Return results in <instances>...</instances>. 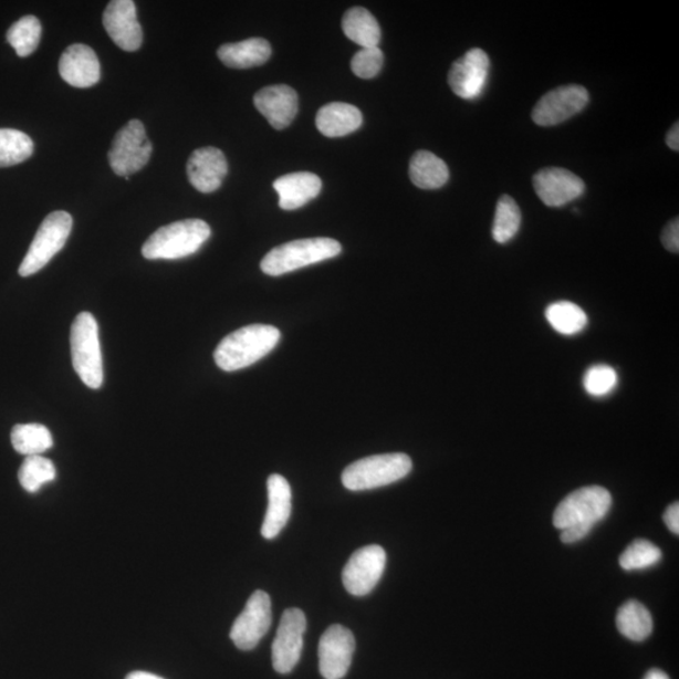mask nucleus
<instances>
[{"mask_svg": "<svg viewBox=\"0 0 679 679\" xmlns=\"http://www.w3.org/2000/svg\"><path fill=\"white\" fill-rule=\"evenodd\" d=\"M281 333L270 325L244 326L226 336L217 346L215 361L219 369L237 372L255 364L279 344Z\"/></svg>", "mask_w": 679, "mask_h": 679, "instance_id": "1", "label": "nucleus"}, {"mask_svg": "<svg viewBox=\"0 0 679 679\" xmlns=\"http://www.w3.org/2000/svg\"><path fill=\"white\" fill-rule=\"evenodd\" d=\"M212 231L205 220L186 219L164 226L143 246L146 260H180L197 253Z\"/></svg>", "mask_w": 679, "mask_h": 679, "instance_id": "2", "label": "nucleus"}, {"mask_svg": "<svg viewBox=\"0 0 679 679\" xmlns=\"http://www.w3.org/2000/svg\"><path fill=\"white\" fill-rule=\"evenodd\" d=\"M343 247L333 238L318 237L293 241L273 248L261 262L263 273L278 278L342 253Z\"/></svg>", "mask_w": 679, "mask_h": 679, "instance_id": "3", "label": "nucleus"}, {"mask_svg": "<svg viewBox=\"0 0 679 679\" xmlns=\"http://www.w3.org/2000/svg\"><path fill=\"white\" fill-rule=\"evenodd\" d=\"M71 354L73 369L91 389L104 384V362L101 353L98 325L90 312H81L71 327Z\"/></svg>", "mask_w": 679, "mask_h": 679, "instance_id": "4", "label": "nucleus"}, {"mask_svg": "<svg viewBox=\"0 0 679 679\" xmlns=\"http://www.w3.org/2000/svg\"><path fill=\"white\" fill-rule=\"evenodd\" d=\"M411 468L410 457L404 453L372 456L346 467L342 480L351 491L374 490L403 480Z\"/></svg>", "mask_w": 679, "mask_h": 679, "instance_id": "5", "label": "nucleus"}, {"mask_svg": "<svg viewBox=\"0 0 679 679\" xmlns=\"http://www.w3.org/2000/svg\"><path fill=\"white\" fill-rule=\"evenodd\" d=\"M612 494L599 485L583 488L566 495L554 512V526L565 530L584 526L593 530L612 508Z\"/></svg>", "mask_w": 679, "mask_h": 679, "instance_id": "6", "label": "nucleus"}, {"mask_svg": "<svg viewBox=\"0 0 679 679\" xmlns=\"http://www.w3.org/2000/svg\"><path fill=\"white\" fill-rule=\"evenodd\" d=\"M72 226L71 215L63 210H58L44 218L18 271L22 278H30L49 264L66 244Z\"/></svg>", "mask_w": 679, "mask_h": 679, "instance_id": "7", "label": "nucleus"}, {"mask_svg": "<svg viewBox=\"0 0 679 679\" xmlns=\"http://www.w3.org/2000/svg\"><path fill=\"white\" fill-rule=\"evenodd\" d=\"M153 153V145L139 121L128 122L114 137L108 152L109 167L118 177H130L146 167Z\"/></svg>", "mask_w": 679, "mask_h": 679, "instance_id": "8", "label": "nucleus"}, {"mask_svg": "<svg viewBox=\"0 0 679 679\" xmlns=\"http://www.w3.org/2000/svg\"><path fill=\"white\" fill-rule=\"evenodd\" d=\"M307 620L304 612L292 608L284 610L276 638L272 646L274 671L286 675L299 664Z\"/></svg>", "mask_w": 679, "mask_h": 679, "instance_id": "9", "label": "nucleus"}, {"mask_svg": "<svg viewBox=\"0 0 679 679\" xmlns=\"http://www.w3.org/2000/svg\"><path fill=\"white\" fill-rule=\"evenodd\" d=\"M387 564V553L379 545L365 546L353 554L343 572L347 593L355 596L368 595L382 579Z\"/></svg>", "mask_w": 679, "mask_h": 679, "instance_id": "10", "label": "nucleus"}, {"mask_svg": "<svg viewBox=\"0 0 679 679\" xmlns=\"http://www.w3.org/2000/svg\"><path fill=\"white\" fill-rule=\"evenodd\" d=\"M272 623V609L270 595L257 591L248 599L243 612L240 614L231 629V639L237 648L251 650L260 644L269 631Z\"/></svg>", "mask_w": 679, "mask_h": 679, "instance_id": "11", "label": "nucleus"}, {"mask_svg": "<svg viewBox=\"0 0 679 679\" xmlns=\"http://www.w3.org/2000/svg\"><path fill=\"white\" fill-rule=\"evenodd\" d=\"M587 103L589 93L583 86H560L540 98L532 121L540 126H556L583 112Z\"/></svg>", "mask_w": 679, "mask_h": 679, "instance_id": "12", "label": "nucleus"}, {"mask_svg": "<svg viewBox=\"0 0 679 679\" xmlns=\"http://www.w3.org/2000/svg\"><path fill=\"white\" fill-rule=\"evenodd\" d=\"M355 651V638L343 626L326 629L318 644L320 673L325 679H342L352 666Z\"/></svg>", "mask_w": 679, "mask_h": 679, "instance_id": "13", "label": "nucleus"}, {"mask_svg": "<svg viewBox=\"0 0 679 679\" xmlns=\"http://www.w3.org/2000/svg\"><path fill=\"white\" fill-rule=\"evenodd\" d=\"M491 62L481 49L468 51L457 60L448 73V84L453 93L463 100L479 97L489 79Z\"/></svg>", "mask_w": 679, "mask_h": 679, "instance_id": "14", "label": "nucleus"}, {"mask_svg": "<svg viewBox=\"0 0 679 679\" xmlns=\"http://www.w3.org/2000/svg\"><path fill=\"white\" fill-rule=\"evenodd\" d=\"M534 189L547 207H563L582 197L585 182L574 173L562 168H546L535 174Z\"/></svg>", "mask_w": 679, "mask_h": 679, "instance_id": "15", "label": "nucleus"}, {"mask_svg": "<svg viewBox=\"0 0 679 679\" xmlns=\"http://www.w3.org/2000/svg\"><path fill=\"white\" fill-rule=\"evenodd\" d=\"M104 27L112 40L126 52H135L143 44V29L137 22L133 0H113L105 9Z\"/></svg>", "mask_w": 679, "mask_h": 679, "instance_id": "16", "label": "nucleus"}, {"mask_svg": "<svg viewBox=\"0 0 679 679\" xmlns=\"http://www.w3.org/2000/svg\"><path fill=\"white\" fill-rule=\"evenodd\" d=\"M190 185L198 191L213 192L222 186L228 173V163L222 150L207 146L190 155L187 164Z\"/></svg>", "mask_w": 679, "mask_h": 679, "instance_id": "17", "label": "nucleus"}, {"mask_svg": "<svg viewBox=\"0 0 679 679\" xmlns=\"http://www.w3.org/2000/svg\"><path fill=\"white\" fill-rule=\"evenodd\" d=\"M253 101L255 108L276 130L290 126L299 113V96L288 85L264 87L255 94Z\"/></svg>", "mask_w": 679, "mask_h": 679, "instance_id": "18", "label": "nucleus"}, {"mask_svg": "<svg viewBox=\"0 0 679 679\" xmlns=\"http://www.w3.org/2000/svg\"><path fill=\"white\" fill-rule=\"evenodd\" d=\"M59 70L63 81L77 88L95 86L101 77L96 53L86 44L70 45L61 56Z\"/></svg>", "mask_w": 679, "mask_h": 679, "instance_id": "19", "label": "nucleus"}, {"mask_svg": "<svg viewBox=\"0 0 679 679\" xmlns=\"http://www.w3.org/2000/svg\"><path fill=\"white\" fill-rule=\"evenodd\" d=\"M269 509L265 512L262 536L272 540L288 525L292 510L291 485L281 474H272L268 481Z\"/></svg>", "mask_w": 679, "mask_h": 679, "instance_id": "20", "label": "nucleus"}, {"mask_svg": "<svg viewBox=\"0 0 679 679\" xmlns=\"http://www.w3.org/2000/svg\"><path fill=\"white\" fill-rule=\"evenodd\" d=\"M273 189L278 191L280 207L283 210H295L304 207L320 195L321 189H323V181L316 174L292 173L274 181Z\"/></svg>", "mask_w": 679, "mask_h": 679, "instance_id": "21", "label": "nucleus"}, {"mask_svg": "<svg viewBox=\"0 0 679 679\" xmlns=\"http://www.w3.org/2000/svg\"><path fill=\"white\" fill-rule=\"evenodd\" d=\"M363 124L359 108L344 104H327L318 109L317 130L327 137H342L357 130Z\"/></svg>", "mask_w": 679, "mask_h": 679, "instance_id": "22", "label": "nucleus"}, {"mask_svg": "<svg viewBox=\"0 0 679 679\" xmlns=\"http://www.w3.org/2000/svg\"><path fill=\"white\" fill-rule=\"evenodd\" d=\"M271 44L263 39H250L223 44L218 58L227 67L244 70L261 66L271 58Z\"/></svg>", "mask_w": 679, "mask_h": 679, "instance_id": "23", "label": "nucleus"}, {"mask_svg": "<svg viewBox=\"0 0 679 679\" xmlns=\"http://www.w3.org/2000/svg\"><path fill=\"white\" fill-rule=\"evenodd\" d=\"M409 177L416 187L426 190L439 189L449 179L447 164L433 153L417 152L411 156Z\"/></svg>", "mask_w": 679, "mask_h": 679, "instance_id": "24", "label": "nucleus"}, {"mask_svg": "<svg viewBox=\"0 0 679 679\" xmlns=\"http://www.w3.org/2000/svg\"><path fill=\"white\" fill-rule=\"evenodd\" d=\"M343 31L348 40L362 45V49L378 48L382 40L378 21L368 9L362 7L348 9L343 18Z\"/></svg>", "mask_w": 679, "mask_h": 679, "instance_id": "25", "label": "nucleus"}, {"mask_svg": "<svg viewBox=\"0 0 679 679\" xmlns=\"http://www.w3.org/2000/svg\"><path fill=\"white\" fill-rule=\"evenodd\" d=\"M617 627L621 636L633 641H644L654 631V618L644 604L629 600L618 610Z\"/></svg>", "mask_w": 679, "mask_h": 679, "instance_id": "26", "label": "nucleus"}, {"mask_svg": "<svg viewBox=\"0 0 679 679\" xmlns=\"http://www.w3.org/2000/svg\"><path fill=\"white\" fill-rule=\"evenodd\" d=\"M545 316L555 332L566 336L582 333L587 325L585 311L571 301H558L550 305Z\"/></svg>", "mask_w": 679, "mask_h": 679, "instance_id": "27", "label": "nucleus"}, {"mask_svg": "<svg viewBox=\"0 0 679 679\" xmlns=\"http://www.w3.org/2000/svg\"><path fill=\"white\" fill-rule=\"evenodd\" d=\"M13 448L27 457L41 456L53 446V437L42 425H17L11 435Z\"/></svg>", "mask_w": 679, "mask_h": 679, "instance_id": "28", "label": "nucleus"}, {"mask_svg": "<svg viewBox=\"0 0 679 679\" xmlns=\"http://www.w3.org/2000/svg\"><path fill=\"white\" fill-rule=\"evenodd\" d=\"M34 152L31 137L15 128H0V168L29 160Z\"/></svg>", "mask_w": 679, "mask_h": 679, "instance_id": "29", "label": "nucleus"}, {"mask_svg": "<svg viewBox=\"0 0 679 679\" xmlns=\"http://www.w3.org/2000/svg\"><path fill=\"white\" fill-rule=\"evenodd\" d=\"M41 35L42 24L39 18L25 15L8 30L7 41L15 50L18 56L29 58L39 49Z\"/></svg>", "mask_w": 679, "mask_h": 679, "instance_id": "30", "label": "nucleus"}, {"mask_svg": "<svg viewBox=\"0 0 679 679\" xmlns=\"http://www.w3.org/2000/svg\"><path fill=\"white\" fill-rule=\"evenodd\" d=\"M521 227V210L516 200L510 196H502L495 207L492 227L493 240L500 244L508 243L515 238Z\"/></svg>", "mask_w": 679, "mask_h": 679, "instance_id": "31", "label": "nucleus"}, {"mask_svg": "<svg viewBox=\"0 0 679 679\" xmlns=\"http://www.w3.org/2000/svg\"><path fill=\"white\" fill-rule=\"evenodd\" d=\"M56 467L42 456L27 457L18 472L22 488L30 493L40 491L42 485L56 480Z\"/></svg>", "mask_w": 679, "mask_h": 679, "instance_id": "32", "label": "nucleus"}, {"mask_svg": "<svg viewBox=\"0 0 679 679\" xmlns=\"http://www.w3.org/2000/svg\"><path fill=\"white\" fill-rule=\"evenodd\" d=\"M662 560V552L647 540H636L620 555L619 564L624 571H644L657 565Z\"/></svg>", "mask_w": 679, "mask_h": 679, "instance_id": "33", "label": "nucleus"}, {"mask_svg": "<svg viewBox=\"0 0 679 679\" xmlns=\"http://www.w3.org/2000/svg\"><path fill=\"white\" fill-rule=\"evenodd\" d=\"M584 389L589 396L602 398L608 396L618 384V374L608 365H594L587 369L584 379Z\"/></svg>", "mask_w": 679, "mask_h": 679, "instance_id": "34", "label": "nucleus"}, {"mask_svg": "<svg viewBox=\"0 0 679 679\" xmlns=\"http://www.w3.org/2000/svg\"><path fill=\"white\" fill-rule=\"evenodd\" d=\"M384 63L379 48L362 49L352 60V70L357 77L369 80L378 75Z\"/></svg>", "mask_w": 679, "mask_h": 679, "instance_id": "35", "label": "nucleus"}, {"mask_svg": "<svg viewBox=\"0 0 679 679\" xmlns=\"http://www.w3.org/2000/svg\"><path fill=\"white\" fill-rule=\"evenodd\" d=\"M660 241L665 246L666 250L672 253L679 252V219L675 218L669 222L660 236Z\"/></svg>", "mask_w": 679, "mask_h": 679, "instance_id": "36", "label": "nucleus"}, {"mask_svg": "<svg viewBox=\"0 0 679 679\" xmlns=\"http://www.w3.org/2000/svg\"><path fill=\"white\" fill-rule=\"evenodd\" d=\"M664 520L669 530L673 532L675 535L679 534V503L675 502L669 506L664 515Z\"/></svg>", "mask_w": 679, "mask_h": 679, "instance_id": "37", "label": "nucleus"}, {"mask_svg": "<svg viewBox=\"0 0 679 679\" xmlns=\"http://www.w3.org/2000/svg\"><path fill=\"white\" fill-rule=\"evenodd\" d=\"M667 145L669 146V149H672L675 152L679 150V125L678 123H676L671 130H669V133L667 134Z\"/></svg>", "mask_w": 679, "mask_h": 679, "instance_id": "38", "label": "nucleus"}, {"mask_svg": "<svg viewBox=\"0 0 679 679\" xmlns=\"http://www.w3.org/2000/svg\"><path fill=\"white\" fill-rule=\"evenodd\" d=\"M126 679H164L159 676H155L148 672H133L126 677Z\"/></svg>", "mask_w": 679, "mask_h": 679, "instance_id": "39", "label": "nucleus"}, {"mask_svg": "<svg viewBox=\"0 0 679 679\" xmlns=\"http://www.w3.org/2000/svg\"><path fill=\"white\" fill-rule=\"evenodd\" d=\"M644 679H669V677L660 669H650Z\"/></svg>", "mask_w": 679, "mask_h": 679, "instance_id": "40", "label": "nucleus"}]
</instances>
